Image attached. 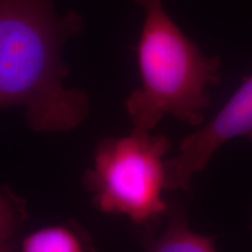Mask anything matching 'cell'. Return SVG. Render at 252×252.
<instances>
[{"label": "cell", "mask_w": 252, "mask_h": 252, "mask_svg": "<svg viewBox=\"0 0 252 252\" xmlns=\"http://www.w3.org/2000/svg\"><path fill=\"white\" fill-rule=\"evenodd\" d=\"M251 230H252V217H251Z\"/></svg>", "instance_id": "obj_9"}, {"label": "cell", "mask_w": 252, "mask_h": 252, "mask_svg": "<svg viewBox=\"0 0 252 252\" xmlns=\"http://www.w3.org/2000/svg\"><path fill=\"white\" fill-rule=\"evenodd\" d=\"M20 252H98L89 232L74 220L47 225L21 241Z\"/></svg>", "instance_id": "obj_6"}, {"label": "cell", "mask_w": 252, "mask_h": 252, "mask_svg": "<svg viewBox=\"0 0 252 252\" xmlns=\"http://www.w3.org/2000/svg\"><path fill=\"white\" fill-rule=\"evenodd\" d=\"M30 217L27 202L7 185L0 186V245H17V237Z\"/></svg>", "instance_id": "obj_7"}, {"label": "cell", "mask_w": 252, "mask_h": 252, "mask_svg": "<svg viewBox=\"0 0 252 252\" xmlns=\"http://www.w3.org/2000/svg\"><path fill=\"white\" fill-rule=\"evenodd\" d=\"M146 245L145 252H216L215 239L189 228L185 209L174 202L169 203L163 231Z\"/></svg>", "instance_id": "obj_5"}, {"label": "cell", "mask_w": 252, "mask_h": 252, "mask_svg": "<svg viewBox=\"0 0 252 252\" xmlns=\"http://www.w3.org/2000/svg\"><path fill=\"white\" fill-rule=\"evenodd\" d=\"M169 150L166 135L133 127L124 137L100 140L94 152V166L82 178L94 209L127 217L146 244L157 236L169 207L163 200L165 156Z\"/></svg>", "instance_id": "obj_3"}, {"label": "cell", "mask_w": 252, "mask_h": 252, "mask_svg": "<svg viewBox=\"0 0 252 252\" xmlns=\"http://www.w3.org/2000/svg\"><path fill=\"white\" fill-rule=\"evenodd\" d=\"M145 11L137 47L140 88L125 102L134 128L152 131L171 115L197 126L209 108V88L220 81V60L209 58L163 8L162 0H133Z\"/></svg>", "instance_id": "obj_2"}, {"label": "cell", "mask_w": 252, "mask_h": 252, "mask_svg": "<svg viewBox=\"0 0 252 252\" xmlns=\"http://www.w3.org/2000/svg\"><path fill=\"white\" fill-rule=\"evenodd\" d=\"M15 245H0V252H13Z\"/></svg>", "instance_id": "obj_8"}, {"label": "cell", "mask_w": 252, "mask_h": 252, "mask_svg": "<svg viewBox=\"0 0 252 252\" xmlns=\"http://www.w3.org/2000/svg\"><path fill=\"white\" fill-rule=\"evenodd\" d=\"M75 11L59 14L54 0H0V110L21 106L35 132H65L89 115L81 89H65L62 49L82 30Z\"/></svg>", "instance_id": "obj_1"}, {"label": "cell", "mask_w": 252, "mask_h": 252, "mask_svg": "<svg viewBox=\"0 0 252 252\" xmlns=\"http://www.w3.org/2000/svg\"><path fill=\"white\" fill-rule=\"evenodd\" d=\"M235 138L252 143V75L212 121L181 141L178 156L167 160V190H189L193 176L203 171L222 145Z\"/></svg>", "instance_id": "obj_4"}]
</instances>
